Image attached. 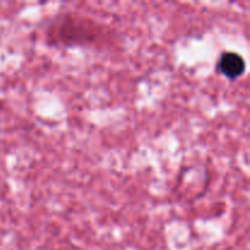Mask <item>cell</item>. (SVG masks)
<instances>
[{
  "instance_id": "cell-1",
  "label": "cell",
  "mask_w": 250,
  "mask_h": 250,
  "mask_svg": "<svg viewBox=\"0 0 250 250\" xmlns=\"http://www.w3.org/2000/svg\"><path fill=\"white\" fill-rule=\"evenodd\" d=\"M217 68L227 78L236 80V78L241 77L246 71V62L239 54L233 53V51H227V53L222 54L221 58H220Z\"/></svg>"
}]
</instances>
